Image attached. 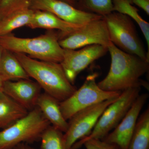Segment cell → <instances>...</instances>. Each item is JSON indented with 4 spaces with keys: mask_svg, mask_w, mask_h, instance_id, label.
Masks as SVG:
<instances>
[{
    "mask_svg": "<svg viewBox=\"0 0 149 149\" xmlns=\"http://www.w3.org/2000/svg\"><path fill=\"white\" fill-rule=\"evenodd\" d=\"M107 48L111 63L107 76L97 83L101 89L122 92L130 88L148 87L141 77L149 71V62L123 52L112 42Z\"/></svg>",
    "mask_w": 149,
    "mask_h": 149,
    "instance_id": "6da1fadb",
    "label": "cell"
},
{
    "mask_svg": "<svg viewBox=\"0 0 149 149\" xmlns=\"http://www.w3.org/2000/svg\"><path fill=\"white\" fill-rule=\"evenodd\" d=\"M14 54L29 77L34 78L45 93L59 102L66 100L77 90L68 79L60 63L39 60L23 54Z\"/></svg>",
    "mask_w": 149,
    "mask_h": 149,
    "instance_id": "7a4b0ae2",
    "label": "cell"
},
{
    "mask_svg": "<svg viewBox=\"0 0 149 149\" xmlns=\"http://www.w3.org/2000/svg\"><path fill=\"white\" fill-rule=\"evenodd\" d=\"M60 38L59 31L54 30L32 38L16 37L11 33L0 37V45L13 53L27 54L32 58L60 63L64 49L59 44Z\"/></svg>",
    "mask_w": 149,
    "mask_h": 149,
    "instance_id": "3957f363",
    "label": "cell"
},
{
    "mask_svg": "<svg viewBox=\"0 0 149 149\" xmlns=\"http://www.w3.org/2000/svg\"><path fill=\"white\" fill-rule=\"evenodd\" d=\"M50 125L36 107L24 117L0 131V149H13L22 143H32L39 141Z\"/></svg>",
    "mask_w": 149,
    "mask_h": 149,
    "instance_id": "277c9868",
    "label": "cell"
},
{
    "mask_svg": "<svg viewBox=\"0 0 149 149\" xmlns=\"http://www.w3.org/2000/svg\"><path fill=\"white\" fill-rule=\"evenodd\" d=\"M141 91V88H136L121 92L117 99L105 110L90 135L77 141L72 148H80L86 141L91 139L103 140L122 120Z\"/></svg>",
    "mask_w": 149,
    "mask_h": 149,
    "instance_id": "5b68a950",
    "label": "cell"
},
{
    "mask_svg": "<svg viewBox=\"0 0 149 149\" xmlns=\"http://www.w3.org/2000/svg\"><path fill=\"white\" fill-rule=\"evenodd\" d=\"M103 18L106 23L110 40L113 45L125 52L149 62V58L131 18L115 11Z\"/></svg>",
    "mask_w": 149,
    "mask_h": 149,
    "instance_id": "8992f818",
    "label": "cell"
},
{
    "mask_svg": "<svg viewBox=\"0 0 149 149\" xmlns=\"http://www.w3.org/2000/svg\"><path fill=\"white\" fill-rule=\"evenodd\" d=\"M97 73L88 75L81 87L63 101L60 108L65 119L69 120L82 110L107 100L119 97L121 92H109L102 90L98 85Z\"/></svg>",
    "mask_w": 149,
    "mask_h": 149,
    "instance_id": "52a82bcc",
    "label": "cell"
},
{
    "mask_svg": "<svg viewBox=\"0 0 149 149\" xmlns=\"http://www.w3.org/2000/svg\"><path fill=\"white\" fill-rule=\"evenodd\" d=\"M118 97L89 107L71 117L68 122V130L63 135L66 148H71L77 141L90 135L105 110Z\"/></svg>",
    "mask_w": 149,
    "mask_h": 149,
    "instance_id": "ba28073f",
    "label": "cell"
},
{
    "mask_svg": "<svg viewBox=\"0 0 149 149\" xmlns=\"http://www.w3.org/2000/svg\"><path fill=\"white\" fill-rule=\"evenodd\" d=\"M111 43L106 23L103 17L84 24L59 40L63 49L72 50L94 45L108 47Z\"/></svg>",
    "mask_w": 149,
    "mask_h": 149,
    "instance_id": "9c48e42d",
    "label": "cell"
},
{
    "mask_svg": "<svg viewBox=\"0 0 149 149\" xmlns=\"http://www.w3.org/2000/svg\"><path fill=\"white\" fill-rule=\"evenodd\" d=\"M81 48L77 50L64 49L63 59L60 63L66 77L72 85L80 72L108 52L107 47L98 45Z\"/></svg>",
    "mask_w": 149,
    "mask_h": 149,
    "instance_id": "30bf717a",
    "label": "cell"
},
{
    "mask_svg": "<svg viewBox=\"0 0 149 149\" xmlns=\"http://www.w3.org/2000/svg\"><path fill=\"white\" fill-rule=\"evenodd\" d=\"M148 97V93L140 94L119 124L102 140L115 144L121 149H128L141 110Z\"/></svg>",
    "mask_w": 149,
    "mask_h": 149,
    "instance_id": "8fae6325",
    "label": "cell"
},
{
    "mask_svg": "<svg viewBox=\"0 0 149 149\" xmlns=\"http://www.w3.org/2000/svg\"><path fill=\"white\" fill-rule=\"evenodd\" d=\"M33 10L47 11L63 20L72 24L84 25L103 17L80 10L59 0H34L30 8Z\"/></svg>",
    "mask_w": 149,
    "mask_h": 149,
    "instance_id": "7c38bea8",
    "label": "cell"
},
{
    "mask_svg": "<svg viewBox=\"0 0 149 149\" xmlns=\"http://www.w3.org/2000/svg\"><path fill=\"white\" fill-rule=\"evenodd\" d=\"M42 88L29 79L6 81L3 92L29 111L36 107Z\"/></svg>",
    "mask_w": 149,
    "mask_h": 149,
    "instance_id": "4fadbf2b",
    "label": "cell"
},
{
    "mask_svg": "<svg viewBox=\"0 0 149 149\" xmlns=\"http://www.w3.org/2000/svg\"><path fill=\"white\" fill-rule=\"evenodd\" d=\"M83 25L67 22L47 11L34 10L32 19L27 26L32 29H58L59 31L60 40Z\"/></svg>",
    "mask_w": 149,
    "mask_h": 149,
    "instance_id": "5bb4252c",
    "label": "cell"
},
{
    "mask_svg": "<svg viewBox=\"0 0 149 149\" xmlns=\"http://www.w3.org/2000/svg\"><path fill=\"white\" fill-rule=\"evenodd\" d=\"M59 104L56 99L45 93L39 96L36 107L52 126L64 133L68 130V123L63 116Z\"/></svg>",
    "mask_w": 149,
    "mask_h": 149,
    "instance_id": "9a60e30c",
    "label": "cell"
},
{
    "mask_svg": "<svg viewBox=\"0 0 149 149\" xmlns=\"http://www.w3.org/2000/svg\"><path fill=\"white\" fill-rule=\"evenodd\" d=\"M29 112L4 93L0 94V128L3 129L10 126Z\"/></svg>",
    "mask_w": 149,
    "mask_h": 149,
    "instance_id": "2e32d148",
    "label": "cell"
},
{
    "mask_svg": "<svg viewBox=\"0 0 149 149\" xmlns=\"http://www.w3.org/2000/svg\"><path fill=\"white\" fill-rule=\"evenodd\" d=\"M0 75L5 81L30 77L14 53L4 49L0 61Z\"/></svg>",
    "mask_w": 149,
    "mask_h": 149,
    "instance_id": "e0dca14e",
    "label": "cell"
},
{
    "mask_svg": "<svg viewBox=\"0 0 149 149\" xmlns=\"http://www.w3.org/2000/svg\"><path fill=\"white\" fill-rule=\"evenodd\" d=\"M33 13L34 10L29 8L13 13L0 19V37L11 34L19 27L27 26Z\"/></svg>",
    "mask_w": 149,
    "mask_h": 149,
    "instance_id": "ac0fdd59",
    "label": "cell"
},
{
    "mask_svg": "<svg viewBox=\"0 0 149 149\" xmlns=\"http://www.w3.org/2000/svg\"><path fill=\"white\" fill-rule=\"evenodd\" d=\"M128 149H149V107L139 116Z\"/></svg>",
    "mask_w": 149,
    "mask_h": 149,
    "instance_id": "d6986e66",
    "label": "cell"
},
{
    "mask_svg": "<svg viewBox=\"0 0 149 149\" xmlns=\"http://www.w3.org/2000/svg\"><path fill=\"white\" fill-rule=\"evenodd\" d=\"M113 12L125 15L133 19L139 25L143 32L148 47L147 56L149 57V23L141 17L139 10L132 5L129 0H112Z\"/></svg>",
    "mask_w": 149,
    "mask_h": 149,
    "instance_id": "ffe728a7",
    "label": "cell"
},
{
    "mask_svg": "<svg viewBox=\"0 0 149 149\" xmlns=\"http://www.w3.org/2000/svg\"><path fill=\"white\" fill-rule=\"evenodd\" d=\"M75 7L103 17L113 12L112 0H76Z\"/></svg>",
    "mask_w": 149,
    "mask_h": 149,
    "instance_id": "44dd1931",
    "label": "cell"
},
{
    "mask_svg": "<svg viewBox=\"0 0 149 149\" xmlns=\"http://www.w3.org/2000/svg\"><path fill=\"white\" fill-rule=\"evenodd\" d=\"M63 135L64 133L60 130L49 125L41 137L40 149H76L66 148Z\"/></svg>",
    "mask_w": 149,
    "mask_h": 149,
    "instance_id": "7402d4cb",
    "label": "cell"
},
{
    "mask_svg": "<svg viewBox=\"0 0 149 149\" xmlns=\"http://www.w3.org/2000/svg\"><path fill=\"white\" fill-rule=\"evenodd\" d=\"M34 0H1L0 3V19L13 13L30 8Z\"/></svg>",
    "mask_w": 149,
    "mask_h": 149,
    "instance_id": "603a6c76",
    "label": "cell"
},
{
    "mask_svg": "<svg viewBox=\"0 0 149 149\" xmlns=\"http://www.w3.org/2000/svg\"><path fill=\"white\" fill-rule=\"evenodd\" d=\"M83 146L86 149H121L114 144L110 143L100 139H91L86 141Z\"/></svg>",
    "mask_w": 149,
    "mask_h": 149,
    "instance_id": "cb8c5ba5",
    "label": "cell"
},
{
    "mask_svg": "<svg viewBox=\"0 0 149 149\" xmlns=\"http://www.w3.org/2000/svg\"><path fill=\"white\" fill-rule=\"evenodd\" d=\"M131 4H134L143 9L149 15V0H129Z\"/></svg>",
    "mask_w": 149,
    "mask_h": 149,
    "instance_id": "d4e9b609",
    "label": "cell"
},
{
    "mask_svg": "<svg viewBox=\"0 0 149 149\" xmlns=\"http://www.w3.org/2000/svg\"><path fill=\"white\" fill-rule=\"evenodd\" d=\"M13 149H36L30 147L28 144L22 143L17 145Z\"/></svg>",
    "mask_w": 149,
    "mask_h": 149,
    "instance_id": "484cf974",
    "label": "cell"
},
{
    "mask_svg": "<svg viewBox=\"0 0 149 149\" xmlns=\"http://www.w3.org/2000/svg\"><path fill=\"white\" fill-rule=\"evenodd\" d=\"M62 1L64 2L69 4L75 7V3H76V0H59Z\"/></svg>",
    "mask_w": 149,
    "mask_h": 149,
    "instance_id": "4316f807",
    "label": "cell"
},
{
    "mask_svg": "<svg viewBox=\"0 0 149 149\" xmlns=\"http://www.w3.org/2000/svg\"><path fill=\"white\" fill-rule=\"evenodd\" d=\"M5 82V80L3 79L2 77L0 75V94L3 93V87L4 83Z\"/></svg>",
    "mask_w": 149,
    "mask_h": 149,
    "instance_id": "83f0119b",
    "label": "cell"
},
{
    "mask_svg": "<svg viewBox=\"0 0 149 149\" xmlns=\"http://www.w3.org/2000/svg\"><path fill=\"white\" fill-rule=\"evenodd\" d=\"M4 49L0 45V61H1V59L3 53V52Z\"/></svg>",
    "mask_w": 149,
    "mask_h": 149,
    "instance_id": "f1b7e54d",
    "label": "cell"
},
{
    "mask_svg": "<svg viewBox=\"0 0 149 149\" xmlns=\"http://www.w3.org/2000/svg\"><path fill=\"white\" fill-rule=\"evenodd\" d=\"M1 0H0V3H1Z\"/></svg>",
    "mask_w": 149,
    "mask_h": 149,
    "instance_id": "f546056e",
    "label": "cell"
}]
</instances>
